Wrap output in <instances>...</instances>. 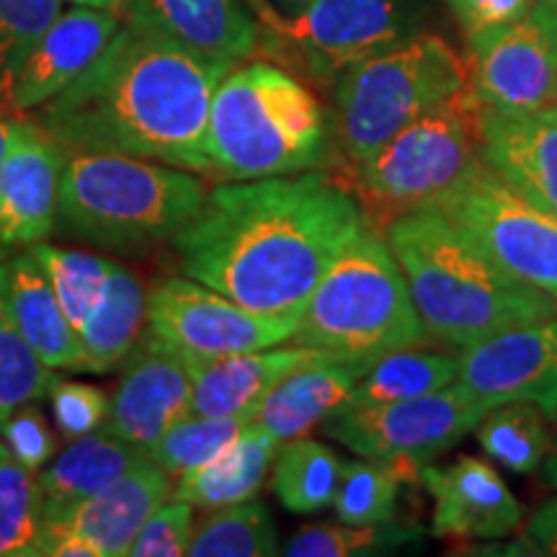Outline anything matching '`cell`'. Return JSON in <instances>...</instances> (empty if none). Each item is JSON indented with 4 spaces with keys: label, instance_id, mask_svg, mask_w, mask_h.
I'll list each match as a JSON object with an SVG mask.
<instances>
[{
    "label": "cell",
    "instance_id": "1",
    "mask_svg": "<svg viewBox=\"0 0 557 557\" xmlns=\"http://www.w3.org/2000/svg\"><path fill=\"white\" fill-rule=\"evenodd\" d=\"M364 227L348 181L318 169L214 186L171 243L184 276L261 315L299 320Z\"/></svg>",
    "mask_w": 557,
    "mask_h": 557
},
{
    "label": "cell",
    "instance_id": "2",
    "mask_svg": "<svg viewBox=\"0 0 557 557\" xmlns=\"http://www.w3.org/2000/svg\"><path fill=\"white\" fill-rule=\"evenodd\" d=\"M233 67L122 18L99 58L39 107L37 127L65 152H111L212 173L209 109Z\"/></svg>",
    "mask_w": 557,
    "mask_h": 557
},
{
    "label": "cell",
    "instance_id": "3",
    "mask_svg": "<svg viewBox=\"0 0 557 557\" xmlns=\"http://www.w3.org/2000/svg\"><path fill=\"white\" fill-rule=\"evenodd\" d=\"M434 344L475 346L517 325L557 318V302L500 269L438 207L382 227Z\"/></svg>",
    "mask_w": 557,
    "mask_h": 557
},
{
    "label": "cell",
    "instance_id": "4",
    "mask_svg": "<svg viewBox=\"0 0 557 557\" xmlns=\"http://www.w3.org/2000/svg\"><path fill=\"white\" fill-rule=\"evenodd\" d=\"M212 173L227 181L292 176L331 165L329 116L308 86L271 62L233 67L207 124Z\"/></svg>",
    "mask_w": 557,
    "mask_h": 557
},
{
    "label": "cell",
    "instance_id": "5",
    "mask_svg": "<svg viewBox=\"0 0 557 557\" xmlns=\"http://www.w3.org/2000/svg\"><path fill=\"white\" fill-rule=\"evenodd\" d=\"M194 171L156 160L67 152L62 165L58 225L103 248H139L171 240L205 201Z\"/></svg>",
    "mask_w": 557,
    "mask_h": 557
},
{
    "label": "cell",
    "instance_id": "6",
    "mask_svg": "<svg viewBox=\"0 0 557 557\" xmlns=\"http://www.w3.org/2000/svg\"><path fill=\"white\" fill-rule=\"evenodd\" d=\"M292 341L346 359L434 344L380 227L367 222L308 299Z\"/></svg>",
    "mask_w": 557,
    "mask_h": 557
},
{
    "label": "cell",
    "instance_id": "7",
    "mask_svg": "<svg viewBox=\"0 0 557 557\" xmlns=\"http://www.w3.org/2000/svg\"><path fill=\"white\" fill-rule=\"evenodd\" d=\"M470 67L438 34L418 32L400 45L348 67L333 83L329 116L333 152L357 165L389 137L468 88Z\"/></svg>",
    "mask_w": 557,
    "mask_h": 557
},
{
    "label": "cell",
    "instance_id": "8",
    "mask_svg": "<svg viewBox=\"0 0 557 557\" xmlns=\"http://www.w3.org/2000/svg\"><path fill=\"white\" fill-rule=\"evenodd\" d=\"M478 163V101L468 86L348 165L346 181L367 222L382 230L400 214L436 207Z\"/></svg>",
    "mask_w": 557,
    "mask_h": 557
},
{
    "label": "cell",
    "instance_id": "9",
    "mask_svg": "<svg viewBox=\"0 0 557 557\" xmlns=\"http://www.w3.org/2000/svg\"><path fill=\"white\" fill-rule=\"evenodd\" d=\"M253 9L305 78L323 86L413 37L421 16L413 0H312L297 16H278L263 0H253Z\"/></svg>",
    "mask_w": 557,
    "mask_h": 557
},
{
    "label": "cell",
    "instance_id": "10",
    "mask_svg": "<svg viewBox=\"0 0 557 557\" xmlns=\"http://www.w3.org/2000/svg\"><path fill=\"white\" fill-rule=\"evenodd\" d=\"M491 408L462 382H451L421 398L346 408L323 431L359 457L426 468L472 434Z\"/></svg>",
    "mask_w": 557,
    "mask_h": 557
},
{
    "label": "cell",
    "instance_id": "11",
    "mask_svg": "<svg viewBox=\"0 0 557 557\" xmlns=\"http://www.w3.org/2000/svg\"><path fill=\"white\" fill-rule=\"evenodd\" d=\"M508 274L557 302V218L529 205L483 165L436 205Z\"/></svg>",
    "mask_w": 557,
    "mask_h": 557
},
{
    "label": "cell",
    "instance_id": "12",
    "mask_svg": "<svg viewBox=\"0 0 557 557\" xmlns=\"http://www.w3.org/2000/svg\"><path fill=\"white\" fill-rule=\"evenodd\" d=\"M468 50L480 107L508 114L557 107V11L545 0L511 24L472 34Z\"/></svg>",
    "mask_w": 557,
    "mask_h": 557
},
{
    "label": "cell",
    "instance_id": "13",
    "mask_svg": "<svg viewBox=\"0 0 557 557\" xmlns=\"http://www.w3.org/2000/svg\"><path fill=\"white\" fill-rule=\"evenodd\" d=\"M299 320L253 312L194 278H169L148 295V329L191 359L261 351L292 341Z\"/></svg>",
    "mask_w": 557,
    "mask_h": 557
},
{
    "label": "cell",
    "instance_id": "14",
    "mask_svg": "<svg viewBox=\"0 0 557 557\" xmlns=\"http://www.w3.org/2000/svg\"><path fill=\"white\" fill-rule=\"evenodd\" d=\"M191 389L194 359L145 329L122 361L103 429L150 451L173 423L189 416Z\"/></svg>",
    "mask_w": 557,
    "mask_h": 557
},
{
    "label": "cell",
    "instance_id": "15",
    "mask_svg": "<svg viewBox=\"0 0 557 557\" xmlns=\"http://www.w3.org/2000/svg\"><path fill=\"white\" fill-rule=\"evenodd\" d=\"M487 406L532 403L557 421V318L534 320L459 351V377Z\"/></svg>",
    "mask_w": 557,
    "mask_h": 557
},
{
    "label": "cell",
    "instance_id": "16",
    "mask_svg": "<svg viewBox=\"0 0 557 557\" xmlns=\"http://www.w3.org/2000/svg\"><path fill=\"white\" fill-rule=\"evenodd\" d=\"M478 156L513 194L557 218V107L508 114L478 103Z\"/></svg>",
    "mask_w": 557,
    "mask_h": 557
},
{
    "label": "cell",
    "instance_id": "17",
    "mask_svg": "<svg viewBox=\"0 0 557 557\" xmlns=\"http://www.w3.org/2000/svg\"><path fill=\"white\" fill-rule=\"evenodd\" d=\"M418 485L434 498L431 532L442 540H504L521 524V504L493 465L457 457L451 465H426Z\"/></svg>",
    "mask_w": 557,
    "mask_h": 557
},
{
    "label": "cell",
    "instance_id": "18",
    "mask_svg": "<svg viewBox=\"0 0 557 557\" xmlns=\"http://www.w3.org/2000/svg\"><path fill=\"white\" fill-rule=\"evenodd\" d=\"M62 145L24 122L0 165V248L45 243L58 227Z\"/></svg>",
    "mask_w": 557,
    "mask_h": 557
},
{
    "label": "cell",
    "instance_id": "19",
    "mask_svg": "<svg viewBox=\"0 0 557 557\" xmlns=\"http://www.w3.org/2000/svg\"><path fill=\"white\" fill-rule=\"evenodd\" d=\"M120 26L122 16L114 11L90 5H73L70 11H62L18 70L9 103L11 114H26L54 99L99 58Z\"/></svg>",
    "mask_w": 557,
    "mask_h": 557
},
{
    "label": "cell",
    "instance_id": "20",
    "mask_svg": "<svg viewBox=\"0 0 557 557\" xmlns=\"http://www.w3.org/2000/svg\"><path fill=\"white\" fill-rule=\"evenodd\" d=\"M122 18L227 65L261 45V24L246 0H124Z\"/></svg>",
    "mask_w": 557,
    "mask_h": 557
},
{
    "label": "cell",
    "instance_id": "21",
    "mask_svg": "<svg viewBox=\"0 0 557 557\" xmlns=\"http://www.w3.org/2000/svg\"><path fill=\"white\" fill-rule=\"evenodd\" d=\"M369 364L372 361L325 354L295 369L261 400L253 423L269 431L278 444L310 434L348 408L354 387Z\"/></svg>",
    "mask_w": 557,
    "mask_h": 557
},
{
    "label": "cell",
    "instance_id": "22",
    "mask_svg": "<svg viewBox=\"0 0 557 557\" xmlns=\"http://www.w3.org/2000/svg\"><path fill=\"white\" fill-rule=\"evenodd\" d=\"M312 346H271L261 351L220 359H194V389L189 413L235 416L256 413L261 400L295 369L325 357Z\"/></svg>",
    "mask_w": 557,
    "mask_h": 557
},
{
    "label": "cell",
    "instance_id": "23",
    "mask_svg": "<svg viewBox=\"0 0 557 557\" xmlns=\"http://www.w3.org/2000/svg\"><path fill=\"white\" fill-rule=\"evenodd\" d=\"M173 493V478L156 462H143L70 511L50 529L78 534L99 557L129 555L132 542L156 508Z\"/></svg>",
    "mask_w": 557,
    "mask_h": 557
},
{
    "label": "cell",
    "instance_id": "24",
    "mask_svg": "<svg viewBox=\"0 0 557 557\" xmlns=\"http://www.w3.org/2000/svg\"><path fill=\"white\" fill-rule=\"evenodd\" d=\"M143 462H150L148 449L111 434L103 426L94 434L73 438L67 449L37 472L47 527L58 524L83 500L94 498Z\"/></svg>",
    "mask_w": 557,
    "mask_h": 557
},
{
    "label": "cell",
    "instance_id": "25",
    "mask_svg": "<svg viewBox=\"0 0 557 557\" xmlns=\"http://www.w3.org/2000/svg\"><path fill=\"white\" fill-rule=\"evenodd\" d=\"M5 292L16 329L52 369H81V341L62 312L45 269L29 250L5 261Z\"/></svg>",
    "mask_w": 557,
    "mask_h": 557
},
{
    "label": "cell",
    "instance_id": "26",
    "mask_svg": "<svg viewBox=\"0 0 557 557\" xmlns=\"http://www.w3.org/2000/svg\"><path fill=\"white\" fill-rule=\"evenodd\" d=\"M278 447L282 444L269 431L250 423L225 451L173 480L171 496L207 511L256 498L274 468Z\"/></svg>",
    "mask_w": 557,
    "mask_h": 557
},
{
    "label": "cell",
    "instance_id": "27",
    "mask_svg": "<svg viewBox=\"0 0 557 557\" xmlns=\"http://www.w3.org/2000/svg\"><path fill=\"white\" fill-rule=\"evenodd\" d=\"M148 325V292L129 269L114 263L99 302L81 325L78 372L107 374L122 367Z\"/></svg>",
    "mask_w": 557,
    "mask_h": 557
},
{
    "label": "cell",
    "instance_id": "28",
    "mask_svg": "<svg viewBox=\"0 0 557 557\" xmlns=\"http://www.w3.org/2000/svg\"><path fill=\"white\" fill-rule=\"evenodd\" d=\"M457 377L459 354L426 346L398 348V351H389L369 364L364 377L354 387L348 408L421 398V395L449 387Z\"/></svg>",
    "mask_w": 557,
    "mask_h": 557
},
{
    "label": "cell",
    "instance_id": "29",
    "mask_svg": "<svg viewBox=\"0 0 557 557\" xmlns=\"http://www.w3.org/2000/svg\"><path fill=\"white\" fill-rule=\"evenodd\" d=\"M344 462L336 451L312 438H292L276 451L271 491L287 511L315 513L333 506Z\"/></svg>",
    "mask_w": 557,
    "mask_h": 557
},
{
    "label": "cell",
    "instance_id": "30",
    "mask_svg": "<svg viewBox=\"0 0 557 557\" xmlns=\"http://www.w3.org/2000/svg\"><path fill=\"white\" fill-rule=\"evenodd\" d=\"M549 423H555L553 418L532 403H500L483 416L475 434L493 462L519 475H532L542 468L553 444Z\"/></svg>",
    "mask_w": 557,
    "mask_h": 557
},
{
    "label": "cell",
    "instance_id": "31",
    "mask_svg": "<svg viewBox=\"0 0 557 557\" xmlns=\"http://www.w3.org/2000/svg\"><path fill=\"white\" fill-rule=\"evenodd\" d=\"M421 468L385 459L361 457L344 462L338 491L333 498L338 521L346 524H380L393 521L403 487L418 483Z\"/></svg>",
    "mask_w": 557,
    "mask_h": 557
},
{
    "label": "cell",
    "instance_id": "32",
    "mask_svg": "<svg viewBox=\"0 0 557 557\" xmlns=\"http://www.w3.org/2000/svg\"><path fill=\"white\" fill-rule=\"evenodd\" d=\"M47 521L37 472H29L0 438V557H37Z\"/></svg>",
    "mask_w": 557,
    "mask_h": 557
},
{
    "label": "cell",
    "instance_id": "33",
    "mask_svg": "<svg viewBox=\"0 0 557 557\" xmlns=\"http://www.w3.org/2000/svg\"><path fill=\"white\" fill-rule=\"evenodd\" d=\"M278 553L274 519L259 498L212 508L189 545L194 557H271Z\"/></svg>",
    "mask_w": 557,
    "mask_h": 557
},
{
    "label": "cell",
    "instance_id": "34",
    "mask_svg": "<svg viewBox=\"0 0 557 557\" xmlns=\"http://www.w3.org/2000/svg\"><path fill=\"white\" fill-rule=\"evenodd\" d=\"M426 534L418 524L380 521V524H310L302 527L282 549L289 557H359L389 555L421 547Z\"/></svg>",
    "mask_w": 557,
    "mask_h": 557
},
{
    "label": "cell",
    "instance_id": "35",
    "mask_svg": "<svg viewBox=\"0 0 557 557\" xmlns=\"http://www.w3.org/2000/svg\"><path fill=\"white\" fill-rule=\"evenodd\" d=\"M256 421V413L235 416H184L165 431L163 438L150 449V459L169 478H181L201 468Z\"/></svg>",
    "mask_w": 557,
    "mask_h": 557
},
{
    "label": "cell",
    "instance_id": "36",
    "mask_svg": "<svg viewBox=\"0 0 557 557\" xmlns=\"http://www.w3.org/2000/svg\"><path fill=\"white\" fill-rule=\"evenodd\" d=\"M52 382V367L45 364L13 323L5 292V261H0V426L16 408L45 398Z\"/></svg>",
    "mask_w": 557,
    "mask_h": 557
},
{
    "label": "cell",
    "instance_id": "37",
    "mask_svg": "<svg viewBox=\"0 0 557 557\" xmlns=\"http://www.w3.org/2000/svg\"><path fill=\"white\" fill-rule=\"evenodd\" d=\"M26 250L45 269L62 312L78 333L94 305L99 302L114 263L101 259V256L83 253V250L73 248H58L50 246V243H34Z\"/></svg>",
    "mask_w": 557,
    "mask_h": 557
},
{
    "label": "cell",
    "instance_id": "38",
    "mask_svg": "<svg viewBox=\"0 0 557 557\" xmlns=\"http://www.w3.org/2000/svg\"><path fill=\"white\" fill-rule=\"evenodd\" d=\"M62 13V0H0V109L9 111L18 70Z\"/></svg>",
    "mask_w": 557,
    "mask_h": 557
},
{
    "label": "cell",
    "instance_id": "39",
    "mask_svg": "<svg viewBox=\"0 0 557 557\" xmlns=\"http://www.w3.org/2000/svg\"><path fill=\"white\" fill-rule=\"evenodd\" d=\"M197 532L194 506L189 500L169 496L150 513L132 542L129 555L135 557H181L189 555V545Z\"/></svg>",
    "mask_w": 557,
    "mask_h": 557
},
{
    "label": "cell",
    "instance_id": "40",
    "mask_svg": "<svg viewBox=\"0 0 557 557\" xmlns=\"http://www.w3.org/2000/svg\"><path fill=\"white\" fill-rule=\"evenodd\" d=\"M47 395H50L54 426L70 442L78 436L94 434V431H99L107 423L111 400L99 387L54 377Z\"/></svg>",
    "mask_w": 557,
    "mask_h": 557
},
{
    "label": "cell",
    "instance_id": "41",
    "mask_svg": "<svg viewBox=\"0 0 557 557\" xmlns=\"http://www.w3.org/2000/svg\"><path fill=\"white\" fill-rule=\"evenodd\" d=\"M0 438L29 472H39L45 468L54 457V449H58V438H54L50 423L32 403L16 408L5 418V423L0 426Z\"/></svg>",
    "mask_w": 557,
    "mask_h": 557
},
{
    "label": "cell",
    "instance_id": "42",
    "mask_svg": "<svg viewBox=\"0 0 557 557\" xmlns=\"http://www.w3.org/2000/svg\"><path fill=\"white\" fill-rule=\"evenodd\" d=\"M451 16L462 26V32L472 37L493 26L511 24L529 13L534 0H444Z\"/></svg>",
    "mask_w": 557,
    "mask_h": 557
},
{
    "label": "cell",
    "instance_id": "43",
    "mask_svg": "<svg viewBox=\"0 0 557 557\" xmlns=\"http://www.w3.org/2000/svg\"><path fill=\"white\" fill-rule=\"evenodd\" d=\"M524 540L534 555L557 557V496L542 500L524 527Z\"/></svg>",
    "mask_w": 557,
    "mask_h": 557
},
{
    "label": "cell",
    "instance_id": "44",
    "mask_svg": "<svg viewBox=\"0 0 557 557\" xmlns=\"http://www.w3.org/2000/svg\"><path fill=\"white\" fill-rule=\"evenodd\" d=\"M21 127H24V122L21 120H3V116H0V165H3L5 156H9L13 139L18 137Z\"/></svg>",
    "mask_w": 557,
    "mask_h": 557
},
{
    "label": "cell",
    "instance_id": "45",
    "mask_svg": "<svg viewBox=\"0 0 557 557\" xmlns=\"http://www.w3.org/2000/svg\"><path fill=\"white\" fill-rule=\"evenodd\" d=\"M540 475H542V483H545L547 487H555L557 491V431L553 434V444H549V451H547L545 462H542Z\"/></svg>",
    "mask_w": 557,
    "mask_h": 557
},
{
    "label": "cell",
    "instance_id": "46",
    "mask_svg": "<svg viewBox=\"0 0 557 557\" xmlns=\"http://www.w3.org/2000/svg\"><path fill=\"white\" fill-rule=\"evenodd\" d=\"M312 0H271V9H274L278 16H297L299 11H305Z\"/></svg>",
    "mask_w": 557,
    "mask_h": 557
},
{
    "label": "cell",
    "instance_id": "47",
    "mask_svg": "<svg viewBox=\"0 0 557 557\" xmlns=\"http://www.w3.org/2000/svg\"><path fill=\"white\" fill-rule=\"evenodd\" d=\"M75 5H90V9H103V11H114L122 16L124 0H70Z\"/></svg>",
    "mask_w": 557,
    "mask_h": 557
},
{
    "label": "cell",
    "instance_id": "48",
    "mask_svg": "<svg viewBox=\"0 0 557 557\" xmlns=\"http://www.w3.org/2000/svg\"><path fill=\"white\" fill-rule=\"evenodd\" d=\"M545 3H547V5H553V9L557 11V0H545Z\"/></svg>",
    "mask_w": 557,
    "mask_h": 557
}]
</instances>
